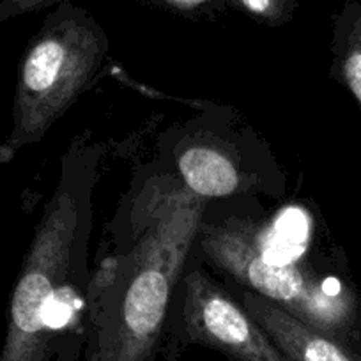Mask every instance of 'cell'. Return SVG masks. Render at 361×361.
I'll return each mask as SVG.
<instances>
[{
  "label": "cell",
  "instance_id": "obj_9",
  "mask_svg": "<svg viewBox=\"0 0 361 361\" xmlns=\"http://www.w3.org/2000/svg\"><path fill=\"white\" fill-rule=\"evenodd\" d=\"M253 20L266 25H283L290 22L298 8V0H232Z\"/></svg>",
  "mask_w": 361,
  "mask_h": 361
},
{
  "label": "cell",
  "instance_id": "obj_11",
  "mask_svg": "<svg viewBox=\"0 0 361 361\" xmlns=\"http://www.w3.org/2000/svg\"><path fill=\"white\" fill-rule=\"evenodd\" d=\"M158 4L166 6L170 9H176V11H199V9L209 8V6L218 4L220 0H154Z\"/></svg>",
  "mask_w": 361,
  "mask_h": 361
},
{
  "label": "cell",
  "instance_id": "obj_3",
  "mask_svg": "<svg viewBox=\"0 0 361 361\" xmlns=\"http://www.w3.org/2000/svg\"><path fill=\"white\" fill-rule=\"evenodd\" d=\"M109 51L98 20L64 0L44 18L23 51L13 103V128L0 144V163L37 144L87 89Z\"/></svg>",
  "mask_w": 361,
  "mask_h": 361
},
{
  "label": "cell",
  "instance_id": "obj_10",
  "mask_svg": "<svg viewBox=\"0 0 361 361\" xmlns=\"http://www.w3.org/2000/svg\"><path fill=\"white\" fill-rule=\"evenodd\" d=\"M61 2L64 0H2L0 2V23L29 15V13H36L39 9L54 8Z\"/></svg>",
  "mask_w": 361,
  "mask_h": 361
},
{
  "label": "cell",
  "instance_id": "obj_8",
  "mask_svg": "<svg viewBox=\"0 0 361 361\" xmlns=\"http://www.w3.org/2000/svg\"><path fill=\"white\" fill-rule=\"evenodd\" d=\"M331 75L349 90L361 114V8L347 6L335 23Z\"/></svg>",
  "mask_w": 361,
  "mask_h": 361
},
{
  "label": "cell",
  "instance_id": "obj_7",
  "mask_svg": "<svg viewBox=\"0 0 361 361\" xmlns=\"http://www.w3.org/2000/svg\"><path fill=\"white\" fill-rule=\"evenodd\" d=\"M177 170L183 183L200 199H220L235 193L241 176L227 152L209 145H193L177 156Z\"/></svg>",
  "mask_w": 361,
  "mask_h": 361
},
{
  "label": "cell",
  "instance_id": "obj_6",
  "mask_svg": "<svg viewBox=\"0 0 361 361\" xmlns=\"http://www.w3.org/2000/svg\"><path fill=\"white\" fill-rule=\"evenodd\" d=\"M243 307L290 361H360L338 340L305 324L260 294H243Z\"/></svg>",
  "mask_w": 361,
  "mask_h": 361
},
{
  "label": "cell",
  "instance_id": "obj_4",
  "mask_svg": "<svg viewBox=\"0 0 361 361\" xmlns=\"http://www.w3.org/2000/svg\"><path fill=\"white\" fill-rule=\"evenodd\" d=\"M199 238L214 266L305 324L336 340L356 322L360 305L350 287L301 264L271 262L241 221L200 224Z\"/></svg>",
  "mask_w": 361,
  "mask_h": 361
},
{
  "label": "cell",
  "instance_id": "obj_2",
  "mask_svg": "<svg viewBox=\"0 0 361 361\" xmlns=\"http://www.w3.org/2000/svg\"><path fill=\"white\" fill-rule=\"evenodd\" d=\"M89 152H71L61 180L34 228L8 307L0 361H44L51 335L71 312L61 301L71 283L75 257L85 252L90 228L94 163Z\"/></svg>",
  "mask_w": 361,
  "mask_h": 361
},
{
  "label": "cell",
  "instance_id": "obj_1",
  "mask_svg": "<svg viewBox=\"0 0 361 361\" xmlns=\"http://www.w3.org/2000/svg\"><path fill=\"white\" fill-rule=\"evenodd\" d=\"M144 225L128 252L103 262L89 289L90 361H151L173 287L202 224L204 199L169 186L145 200Z\"/></svg>",
  "mask_w": 361,
  "mask_h": 361
},
{
  "label": "cell",
  "instance_id": "obj_5",
  "mask_svg": "<svg viewBox=\"0 0 361 361\" xmlns=\"http://www.w3.org/2000/svg\"><path fill=\"white\" fill-rule=\"evenodd\" d=\"M186 335L241 361H290L255 319L202 271L185 276Z\"/></svg>",
  "mask_w": 361,
  "mask_h": 361
}]
</instances>
